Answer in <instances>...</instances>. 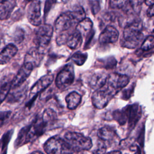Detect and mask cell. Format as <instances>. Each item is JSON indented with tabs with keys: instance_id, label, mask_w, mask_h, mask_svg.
<instances>
[{
	"instance_id": "1",
	"label": "cell",
	"mask_w": 154,
	"mask_h": 154,
	"mask_svg": "<svg viewBox=\"0 0 154 154\" xmlns=\"http://www.w3.org/2000/svg\"><path fill=\"white\" fill-rule=\"evenodd\" d=\"M139 22L125 27L123 34V45L129 49L136 48L143 40L144 36L141 31Z\"/></svg>"
},
{
	"instance_id": "2",
	"label": "cell",
	"mask_w": 154,
	"mask_h": 154,
	"mask_svg": "<svg viewBox=\"0 0 154 154\" xmlns=\"http://www.w3.org/2000/svg\"><path fill=\"white\" fill-rule=\"evenodd\" d=\"M64 140L75 152L88 150L93 146L90 138L76 132H68L66 133Z\"/></svg>"
},
{
	"instance_id": "3",
	"label": "cell",
	"mask_w": 154,
	"mask_h": 154,
	"mask_svg": "<svg viewBox=\"0 0 154 154\" xmlns=\"http://www.w3.org/2000/svg\"><path fill=\"white\" fill-rule=\"evenodd\" d=\"M47 154H74L73 151L64 140L58 136L49 138L44 144Z\"/></svg>"
},
{
	"instance_id": "4",
	"label": "cell",
	"mask_w": 154,
	"mask_h": 154,
	"mask_svg": "<svg viewBox=\"0 0 154 154\" xmlns=\"http://www.w3.org/2000/svg\"><path fill=\"white\" fill-rule=\"evenodd\" d=\"M53 31L52 26L49 24H44L37 28L34 38V42L37 48H45L49 44Z\"/></svg>"
},
{
	"instance_id": "5",
	"label": "cell",
	"mask_w": 154,
	"mask_h": 154,
	"mask_svg": "<svg viewBox=\"0 0 154 154\" xmlns=\"http://www.w3.org/2000/svg\"><path fill=\"white\" fill-rule=\"evenodd\" d=\"M114 95V93L107 87H105V86H103L102 88L95 90L92 94V103L96 108L99 109H103L107 105Z\"/></svg>"
},
{
	"instance_id": "6",
	"label": "cell",
	"mask_w": 154,
	"mask_h": 154,
	"mask_svg": "<svg viewBox=\"0 0 154 154\" xmlns=\"http://www.w3.org/2000/svg\"><path fill=\"white\" fill-rule=\"evenodd\" d=\"M75 73L73 66L67 64L57 75L55 85L59 89H64L70 86L74 81Z\"/></svg>"
},
{
	"instance_id": "7",
	"label": "cell",
	"mask_w": 154,
	"mask_h": 154,
	"mask_svg": "<svg viewBox=\"0 0 154 154\" xmlns=\"http://www.w3.org/2000/svg\"><path fill=\"white\" fill-rule=\"evenodd\" d=\"M129 81V78L125 75L111 73L107 79L106 87L115 94L121 89L124 88Z\"/></svg>"
},
{
	"instance_id": "8",
	"label": "cell",
	"mask_w": 154,
	"mask_h": 154,
	"mask_svg": "<svg viewBox=\"0 0 154 154\" xmlns=\"http://www.w3.org/2000/svg\"><path fill=\"white\" fill-rule=\"evenodd\" d=\"M76 21L72 16L71 11L61 13L56 19L55 29L57 32H61L69 29Z\"/></svg>"
},
{
	"instance_id": "9",
	"label": "cell",
	"mask_w": 154,
	"mask_h": 154,
	"mask_svg": "<svg viewBox=\"0 0 154 154\" xmlns=\"http://www.w3.org/2000/svg\"><path fill=\"white\" fill-rule=\"evenodd\" d=\"M27 17L29 23L35 26H40L41 19V4L39 0H33L28 6Z\"/></svg>"
},
{
	"instance_id": "10",
	"label": "cell",
	"mask_w": 154,
	"mask_h": 154,
	"mask_svg": "<svg viewBox=\"0 0 154 154\" xmlns=\"http://www.w3.org/2000/svg\"><path fill=\"white\" fill-rule=\"evenodd\" d=\"M126 114L128 128L132 129L136 125L141 116V109L138 103L128 105L123 108Z\"/></svg>"
},
{
	"instance_id": "11",
	"label": "cell",
	"mask_w": 154,
	"mask_h": 154,
	"mask_svg": "<svg viewBox=\"0 0 154 154\" xmlns=\"http://www.w3.org/2000/svg\"><path fill=\"white\" fill-rule=\"evenodd\" d=\"M34 66L31 63H24L19 70L16 75L12 79L11 88L21 86L29 76Z\"/></svg>"
},
{
	"instance_id": "12",
	"label": "cell",
	"mask_w": 154,
	"mask_h": 154,
	"mask_svg": "<svg viewBox=\"0 0 154 154\" xmlns=\"http://www.w3.org/2000/svg\"><path fill=\"white\" fill-rule=\"evenodd\" d=\"M54 76L51 74L45 75L42 76L31 87L30 90V96L33 97L38 93L48 88L52 82Z\"/></svg>"
},
{
	"instance_id": "13",
	"label": "cell",
	"mask_w": 154,
	"mask_h": 154,
	"mask_svg": "<svg viewBox=\"0 0 154 154\" xmlns=\"http://www.w3.org/2000/svg\"><path fill=\"white\" fill-rule=\"evenodd\" d=\"M119 32L114 27L108 25L100 33L99 41L101 44H109L116 42L119 38Z\"/></svg>"
},
{
	"instance_id": "14",
	"label": "cell",
	"mask_w": 154,
	"mask_h": 154,
	"mask_svg": "<svg viewBox=\"0 0 154 154\" xmlns=\"http://www.w3.org/2000/svg\"><path fill=\"white\" fill-rule=\"evenodd\" d=\"M108 77V76L104 72L95 73L89 79V85L94 90H99L106 84Z\"/></svg>"
},
{
	"instance_id": "15",
	"label": "cell",
	"mask_w": 154,
	"mask_h": 154,
	"mask_svg": "<svg viewBox=\"0 0 154 154\" xmlns=\"http://www.w3.org/2000/svg\"><path fill=\"white\" fill-rule=\"evenodd\" d=\"M17 52V48L12 43L7 45L0 52V65H4L8 63Z\"/></svg>"
},
{
	"instance_id": "16",
	"label": "cell",
	"mask_w": 154,
	"mask_h": 154,
	"mask_svg": "<svg viewBox=\"0 0 154 154\" xmlns=\"http://www.w3.org/2000/svg\"><path fill=\"white\" fill-rule=\"evenodd\" d=\"M15 5L14 0H0V20L9 18Z\"/></svg>"
},
{
	"instance_id": "17",
	"label": "cell",
	"mask_w": 154,
	"mask_h": 154,
	"mask_svg": "<svg viewBox=\"0 0 154 154\" xmlns=\"http://www.w3.org/2000/svg\"><path fill=\"white\" fill-rule=\"evenodd\" d=\"M40 49L41 48L37 47L31 49L26 55L25 63H31L34 67L38 65L43 57V54Z\"/></svg>"
},
{
	"instance_id": "18",
	"label": "cell",
	"mask_w": 154,
	"mask_h": 154,
	"mask_svg": "<svg viewBox=\"0 0 154 154\" xmlns=\"http://www.w3.org/2000/svg\"><path fill=\"white\" fill-rule=\"evenodd\" d=\"M82 43V36L81 34L75 30L74 32L67 36L66 40L67 46L72 49H76L81 46Z\"/></svg>"
},
{
	"instance_id": "19",
	"label": "cell",
	"mask_w": 154,
	"mask_h": 154,
	"mask_svg": "<svg viewBox=\"0 0 154 154\" xmlns=\"http://www.w3.org/2000/svg\"><path fill=\"white\" fill-rule=\"evenodd\" d=\"M92 28V21L89 18L85 17L84 19H83L77 24L75 30L79 32L83 37L88 36L89 33L91 31Z\"/></svg>"
},
{
	"instance_id": "20",
	"label": "cell",
	"mask_w": 154,
	"mask_h": 154,
	"mask_svg": "<svg viewBox=\"0 0 154 154\" xmlns=\"http://www.w3.org/2000/svg\"><path fill=\"white\" fill-rule=\"evenodd\" d=\"M66 102L69 109H75L81 101V96L76 91H72L66 97Z\"/></svg>"
},
{
	"instance_id": "21",
	"label": "cell",
	"mask_w": 154,
	"mask_h": 154,
	"mask_svg": "<svg viewBox=\"0 0 154 154\" xmlns=\"http://www.w3.org/2000/svg\"><path fill=\"white\" fill-rule=\"evenodd\" d=\"M97 136L102 141H111L116 137V131L111 127L103 126L98 131Z\"/></svg>"
},
{
	"instance_id": "22",
	"label": "cell",
	"mask_w": 154,
	"mask_h": 154,
	"mask_svg": "<svg viewBox=\"0 0 154 154\" xmlns=\"http://www.w3.org/2000/svg\"><path fill=\"white\" fill-rule=\"evenodd\" d=\"M12 80L4 79L0 81V104L5 100L11 88Z\"/></svg>"
},
{
	"instance_id": "23",
	"label": "cell",
	"mask_w": 154,
	"mask_h": 154,
	"mask_svg": "<svg viewBox=\"0 0 154 154\" xmlns=\"http://www.w3.org/2000/svg\"><path fill=\"white\" fill-rule=\"evenodd\" d=\"M41 119L46 125L49 126L55 122L57 119V116L54 109L51 108H47L43 111Z\"/></svg>"
},
{
	"instance_id": "24",
	"label": "cell",
	"mask_w": 154,
	"mask_h": 154,
	"mask_svg": "<svg viewBox=\"0 0 154 154\" xmlns=\"http://www.w3.org/2000/svg\"><path fill=\"white\" fill-rule=\"evenodd\" d=\"M29 129V126L23 128L19 132L18 137L16 139L15 144L17 147H19L26 143H28V132Z\"/></svg>"
},
{
	"instance_id": "25",
	"label": "cell",
	"mask_w": 154,
	"mask_h": 154,
	"mask_svg": "<svg viewBox=\"0 0 154 154\" xmlns=\"http://www.w3.org/2000/svg\"><path fill=\"white\" fill-rule=\"evenodd\" d=\"M112 116L113 119L120 125H123L126 123V122H128L127 116L123 109L122 110H116L114 111Z\"/></svg>"
},
{
	"instance_id": "26",
	"label": "cell",
	"mask_w": 154,
	"mask_h": 154,
	"mask_svg": "<svg viewBox=\"0 0 154 154\" xmlns=\"http://www.w3.org/2000/svg\"><path fill=\"white\" fill-rule=\"evenodd\" d=\"M71 13L77 24L85 18V13L84 10L80 6L76 7L73 10L71 11Z\"/></svg>"
},
{
	"instance_id": "27",
	"label": "cell",
	"mask_w": 154,
	"mask_h": 154,
	"mask_svg": "<svg viewBox=\"0 0 154 154\" xmlns=\"http://www.w3.org/2000/svg\"><path fill=\"white\" fill-rule=\"evenodd\" d=\"M87 58V54H83L80 52L75 53L71 57L72 61L78 66H82L86 61Z\"/></svg>"
},
{
	"instance_id": "28",
	"label": "cell",
	"mask_w": 154,
	"mask_h": 154,
	"mask_svg": "<svg viewBox=\"0 0 154 154\" xmlns=\"http://www.w3.org/2000/svg\"><path fill=\"white\" fill-rule=\"evenodd\" d=\"M153 48H154V36L149 35L143 40L141 46V49L147 51Z\"/></svg>"
},
{
	"instance_id": "29",
	"label": "cell",
	"mask_w": 154,
	"mask_h": 154,
	"mask_svg": "<svg viewBox=\"0 0 154 154\" xmlns=\"http://www.w3.org/2000/svg\"><path fill=\"white\" fill-rule=\"evenodd\" d=\"M129 1L132 10L136 13H139L142 4L145 2V0H129Z\"/></svg>"
},
{
	"instance_id": "30",
	"label": "cell",
	"mask_w": 154,
	"mask_h": 154,
	"mask_svg": "<svg viewBox=\"0 0 154 154\" xmlns=\"http://www.w3.org/2000/svg\"><path fill=\"white\" fill-rule=\"evenodd\" d=\"M11 115V111H0V127L5 125L10 119Z\"/></svg>"
},
{
	"instance_id": "31",
	"label": "cell",
	"mask_w": 154,
	"mask_h": 154,
	"mask_svg": "<svg viewBox=\"0 0 154 154\" xmlns=\"http://www.w3.org/2000/svg\"><path fill=\"white\" fill-rule=\"evenodd\" d=\"M106 150V147L103 142H99L95 149L92 151L93 154H105Z\"/></svg>"
},
{
	"instance_id": "32",
	"label": "cell",
	"mask_w": 154,
	"mask_h": 154,
	"mask_svg": "<svg viewBox=\"0 0 154 154\" xmlns=\"http://www.w3.org/2000/svg\"><path fill=\"white\" fill-rule=\"evenodd\" d=\"M127 0H109V6L112 8H121L125 6Z\"/></svg>"
},
{
	"instance_id": "33",
	"label": "cell",
	"mask_w": 154,
	"mask_h": 154,
	"mask_svg": "<svg viewBox=\"0 0 154 154\" xmlns=\"http://www.w3.org/2000/svg\"><path fill=\"white\" fill-rule=\"evenodd\" d=\"M24 37V32L23 30L21 28H16V30L14 32V40L17 43H20Z\"/></svg>"
},
{
	"instance_id": "34",
	"label": "cell",
	"mask_w": 154,
	"mask_h": 154,
	"mask_svg": "<svg viewBox=\"0 0 154 154\" xmlns=\"http://www.w3.org/2000/svg\"><path fill=\"white\" fill-rule=\"evenodd\" d=\"M132 142H133V140L132 138H128L126 139H124L123 140H122L120 143V146L122 148L125 149V148H127V147H130L132 144Z\"/></svg>"
},
{
	"instance_id": "35",
	"label": "cell",
	"mask_w": 154,
	"mask_h": 154,
	"mask_svg": "<svg viewBox=\"0 0 154 154\" xmlns=\"http://www.w3.org/2000/svg\"><path fill=\"white\" fill-rule=\"evenodd\" d=\"M147 15L150 17L154 16V4L149 7L147 11Z\"/></svg>"
},
{
	"instance_id": "36",
	"label": "cell",
	"mask_w": 154,
	"mask_h": 154,
	"mask_svg": "<svg viewBox=\"0 0 154 154\" xmlns=\"http://www.w3.org/2000/svg\"><path fill=\"white\" fill-rule=\"evenodd\" d=\"M129 149H131V151H135V153L134 154H141V152L140 150V148L137 145H132Z\"/></svg>"
},
{
	"instance_id": "37",
	"label": "cell",
	"mask_w": 154,
	"mask_h": 154,
	"mask_svg": "<svg viewBox=\"0 0 154 154\" xmlns=\"http://www.w3.org/2000/svg\"><path fill=\"white\" fill-rule=\"evenodd\" d=\"M145 4L148 6H151L154 4V0H145Z\"/></svg>"
},
{
	"instance_id": "38",
	"label": "cell",
	"mask_w": 154,
	"mask_h": 154,
	"mask_svg": "<svg viewBox=\"0 0 154 154\" xmlns=\"http://www.w3.org/2000/svg\"><path fill=\"white\" fill-rule=\"evenodd\" d=\"M106 154H122V153L119 150H114V151L109 152Z\"/></svg>"
},
{
	"instance_id": "39",
	"label": "cell",
	"mask_w": 154,
	"mask_h": 154,
	"mask_svg": "<svg viewBox=\"0 0 154 154\" xmlns=\"http://www.w3.org/2000/svg\"><path fill=\"white\" fill-rule=\"evenodd\" d=\"M31 154H43V153L39 151H35V152H33L32 153H31Z\"/></svg>"
},
{
	"instance_id": "40",
	"label": "cell",
	"mask_w": 154,
	"mask_h": 154,
	"mask_svg": "<svg viewBox=\"0 0 154 154\" xmlns=\"http://www.w3.org/2000/svg\"><path fill=\"white\" fill-rule=\"evenodd\" d=\"M61 1H63V2H66L68 0H61Z\"/></svg>"
},
{
	"instance_id": "41",
	"label": "cell",
	"mask_w": 154,
	"mask_h": 154,
	"mask_svg": "<svg viewBox=\"0 0 154 154\" xmlns=\"http://www.w3.org/2000/svg\"><path fill=\"white\" fill-rule=\"evenodd\" d=\"M25 1H33V0H25Z\"/></svg>"
},
{
	"instance_id": "42",
	"label": "cell",
	"mask_w": 154,
	"mask_h": 154,
	"mask_svg": "<svg viewBox=\"0 0 154 154\" xmlns=\"http://www.w3.org/2000/svg\"><path fill=\"white\" fill-rule=\"evenodd\" d=\"M50 1H54L55 0H50Z\"/></svg>"
},
{
	"instance_id": "43",
	"label": "cell",
	"mask_w": 154,
	"mask_h": 154,
	"mask_svg": "<svg viewBox=\"0 0 154 154\" xmlns=\"http://www.w3.org/2000/svg\"><path fill=\"white\" fill-rule=\"evenodd\" d=\"M153 33H154V29H153Z\"/></svg>"
}]
</instances>
